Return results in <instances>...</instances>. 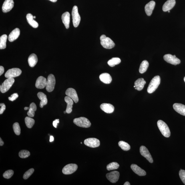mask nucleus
I'll return each instance as SVG.
<instances>
[{"label": "nucleus", "mask_w": 185, "mask_h": 185, "mask_svg": "<svg viewBox=\"0 0 185 185\" xmlns=\"http://www.w3.org/2000/svg\"><path fill=\"white\" fill-rule=\"evenodd\" d=\"M118 145L122 150L125 151H128L130 150V146L128 143L123 141H119Z\"/></svg>", "instance_id": "obj_35"}, {"label": "nucleus", "mask_w": 185, "mask_h": 185, "mask_svg": "<svg viewBox=\"0 0 185 185\" xmlns=\"http://www.w3.org/2000/svg\"><path fill=\"white\" fill-rule=\"evenodd\" d=\"M184 80L185 82V77H184Z\"/></svg>", "instance_id": "obj_53"}, {"label": "nucleus", "mask_w": 185, "mask_h": 185, "mask_svg": "<svg viewBox=\"0 0 185 185\" xmlns=\"http://www.w3.org/2000/svg\"><path fill=\"white\" fill-rule=\"evenodd\" d=\"M99 79L103 83L106 84H109L112 81V79L109 73H102L99 76Z\"/></svg>", "instance_id": "obj_22"}, {"label": "nucleus", "mask_w": 185, "mask_h": 185, "mask_svg": "<svg viewBox=\"0 0 185 185\" xmlns=\"http://www.w3.org/2000/svg\"><path fill=\"white\" fill-rule=\"evenodd\" d=\"M37 107L34 103H31L30 105L29 110L27 113V115L29 117H33L34 116L35 111H36Z\"/></svg>", "instance_id": "obj_30"}, {"label": "nucleus", "mask_w": 185, "mask_h": 185, "mask_svg": "<svg viewBox=\"0 0 185 185\" xmlns=\"http://www.w3.org/2000/svg\"><path fill=\"white\" fill-rule=\"evenodd\" d=\"M61 18L65 28L67 29H69L70 23V14L68 12H66L63 14Z\"/></svg>", "instance_id": "obj_23"}, {"label": "nucleus", "mask_w": 185, "mask_h": 185, "mask_svg": "<svg viewBox=\"0 0 185 185\" xmlns=\"http://www.w3.org/2000/svg\"><path fill=\"white\" fill-rule=\"evenodd\" d=\"M14 5L13 0H5L2 6V11L3 12L6 13L8 12L13 8Z\"/></svg>", "instance_id": "obj_12"}, {"label": "nucleus", "mask_w": 185, "mask_h": 185, "mask_svg": "<svg viewBox=\"0 0 185 185\" xmlns=\"http://www.w3.org/2000/svg\"><path fill=\"white\" fill-rule=\"evenodd\" d=\"M14 174L13 171V170H9L6 171L3 174L4 177L7 179L11 178L13 176Z\"/></svg>", "instance_id": "obj_39"}, {"label": "nucleus", "mask_w": 185, "mask_h": 185, "mask_svg": "<svg viewBox=\"0 0 185 185\" xmlns=\"http://www.w3.org/2000/svg\"><path fill=\"white\" fill-rule=\"evenodd\" d=\"M28 61L30 67H33L37 64L38 61L37 56L34 53L31 54L29 57Z\"/></svg>", "instance_id": "obj_29"}, {"label": "nucleus", "mask_w": 185, "mask_h": 185, "mask_svg": "<svg viewBox=\"0 0 185 185\" xmlns=\"http://www.w3.org/2000/svg\"><path fill=\"white\" fill-rule=\"evenodd\" d=\"M30 155L29 151L27 150H21L19 153V155L20 158H28Z\"/></svg>", "instance_id": "obj_38"}, {"label": "nucleus", "mask_w": 185, "mask_h": 185, "mask_svg": "<svg viewBox=\"0 0 185 185\" xmlns=\"http://www.w3.org/2000/svg\"><path fill=\"white\" fill-rule=\"evenodd\" d=\"M7 38V36L6 34H4L0 37V49H4L6 47Z\"/></svg>", "instance_id": "obj_32"}, {"label": "nucleus", "mask_w": 185, "mask_h": 185, "mask_svg": "<svg viewBox=\"0 0 185 185\" xmlns=\"http://www.w3.org/2000/svg\"><path fill=\"white\" fill-rule=\"evenodd\" d=\"M59 122V119H56L53 122V127L55 128H57L58 124Z\"/></svg>", "instance_id": "obj_44"}, {"label": "nucleus", "mask_w": 185, "mask_h": 185, "mask_svg": "<svg viewBox=\"0 0 185 185\" xmlns=\"http://www.w3.org/2000/svg\"><path fill=\"white\" fill-rule=\"evenodd\" d=\"M53 141H54V138L53 136H51L50 137V142H52Z\"/></svg>", "instance_id": "obj_46"}, {"label": "nucleus", "mask_w": 185, "mask_h": 185, "mask_svg": "<svg viewBox=\"0 0 185 185\" xmlns=\"http://www.w3.org/2000/svg\"><path fill=\"white\" fill-rule=\"evenodd\" d=\"M77 165L75 164H69L63 167L62 172L65 174H73L77 169Z\"/></svg>", "instance_id": "obj_11"}, {"label": "nucleus", "mask_w": 185, "mask_h": 185, "mask_svg": "<svg viewBox=\"0 0 185 185\" xmlns=\"http://www.w3.org/2000/svg\"><path fill=\"white\" fill-rule=\"evenodd\" d=\"M175 0H168L165 3L163 6L162 10L164 12H166L172 9L176 4Z\"/></svg>", "instance_id": "obj_19"}, {"label": "nucleus", "mask_w": 185, "mask_h": 185, "mask_svg": "<svg viewBox=\"0 0 185 185\" xmlns=\"http://www.w3.org/2000/svg\"><path fill=\"white\" fill-rule=\"evenodd\" d=\"M164 59L167 63L173 65H178L180 64L181 62L180 60L177 58L175 55L166 54L164 56Z\"/></svg>", "instance_id": "obj_9"}, {"label": "nucleus", "mask_w": 185, "mask_h": 185, "mask_svg": "<svg viewBox=\"0 0 185 185\" xmlns=\"http://www.w3.org/2000/svg\"><path fill=\"white\" fill-rule=\"evenodd\" d=\"M4 72V68L2 66H0V75H1Z\"/></svg>", "instance_id": "obj_45"}, {"label": "nucleus", "mask_w": 185, "mask_h": 185, "mask_svg": "<svg viewBox=\"0 0 185 185\" xmlns=\"http://www.w3.org/2000/svg\"><path fill=\"white\" fill-rule=\"evenodd\" d=\"M13 131L16 134L19 136L21 133V129L19 123L15 122L14 123L13 126Z\"/></svg>", "instance_id": "obj_37"}, {"label": "nucleus", "mask_w": 185, "mask_h": 185, "mask_svg": "<svg viewBox=\"0 0 185 185\" xmlns=\"http://www.w3.org/2000/svg\"><path fill=\"white\" fill-rule=\"evenodd\" d=\"M119 167V165L116 162H112L107 165V170L108 171L117 170Z\"/></svg>", "instance_id": "obj_36"}, {"label": "nucleus", "mask_w": 185, "mask_h": 185, "mask_svg": "<svg viewBox=\"0 0 185 185\" xmlns=\"http://www.w3.org/2000/svg\"><path fill=\"white\" fill-rule=\"evenodd\" d=\"M25 121L26 126L27 128H32L35 123V120L34 119L31 118V117H25Z\"/></svg>", "instance_id": "obj_34"}, {"label": "nucleus", "mask_w": 185, "mask_h": 185, "mask_svg": "<svg viewBox=\"0 0 185 185\" xmlns=\"http://www.w3.org/2000/svg\"><path fill=\"white\" fill-rule=\"evenodd\" d=\"M146 81L143 78L139 79L135 82L134 85L136 86L137 90L140 91L144 88Z\"/></svg>", "instance_id": "obj_28"}, {"label": "nucleus", "mask_w": 185, "mask_h": 185, "mask_svg": "<svg viewBox=\"0 0 185 185\" xmlns=\"http://www.w3.org/2000/svg\"><path fill=\"white\" fill-rule=\"evenodd\" d=\"M173 108L176 112L185 116V106L180 103H175L173 105Z\"/></svg>", "instance_id": "obj_21"}, {"label": "nucleus", "mask_w": 185, "mask_h": 185, "mask_svg": "<svg viewBox=\"0 0 185 185\" xmlns=\"http://www.w3.org/2000/svg\"><path fill=\"white\" fill-rule=\"evenodd\" d=\"M38 98L41 100L39 106L41 108H43L44 105H46L47 103V99L46 95L42 92H39L37 94Z\"/></svg>", "instance_id": "obj_26"}, {"label": "nucleus", "mask_w": 185, "mask_h": 185, "mask_svg": "<svg viewBox=\"0 0 185 185\" xmlns=\"http://www.w3.org/2000/svg\"><path fill=\"white\" fill-rule=\"evenodd\" d=\"M27 19L29 24L34 28H37L39 26L38 23L33 19V16L31 13H28L27 15Z\"/></svg>", "instance_id": "obj_27"}, {"label": "nucleus", "mask_w": 185, "mask_h": 185, "mask_svg": "<svg viewBox=\"0 0 185 185\" xmlns=\"http://www.w3.org/2000/svg\"><path fill=\"white\" fill-rule=\"evenodd\" d=\"M4 144V142L2 140L1 138H0V146H3Z\"/></svg>", "instance_id": "obj_47"}, {"label": "nucleus", "mask_w": 185, "mask_h": 185, "mask_svg": "<svg viewBox=\"0 0 185 185\" xmlns=\"http://www.w3.org/2000/svg\"><path fill=\"white\" fill-rule=\"evenodd\" d=\"M155 6V2L154 1H151L145 6V11L147 15L150 16L152 14Z\"/></svg>", "instance_id": "obj_18"}, {"label": "nucleus", "mask_w": 185, "mask_h": 185, "mask_svg": "<svg viewBox=\"0 0 185 185\" xmlns=\"http://www.w3.org/2000/svg\"><path fill=\"white\" fill-rule=\"evenodd\" d=\"M149 63L148 61L145 60L143 61L140 65L139 71L141 73H143L146 72L148 68Z\"/></svg>", "instance_id": "obj_31"}, {"label": "nucleus", "mask_w": 185, "mask_h": 185, "mask_svg": "<svg viewBox=\"0 0 185 185\" xmlns=\"http://www.w3.org/2000/svg\"><path fill=\"white\" fill-rule=\"evenodd\" d=\"M65 94L71 99L75 103L78 102L79 98L76 91L74 89L70 88L67 89L65 91Z\"/></svg>", "instance_id": "obj_15"}, {"label": "nucleus", "mask_w": 185, "mask_h": 185, "mask_svg": "<svg viewBox=\"0 0 185 185\" xmlns=\"http://www.w3.org/2000/svg\"><path fill=\"white\" fill-rule=\"evenodd\" d=\"M67 113L66 112V111H64V114H65V113Z\"/></svg>", "instance_id": "obj_51"}, {"label": "nucleus", "mask_w": 185, "mask_h": 185, "mask_svg": "<svg viewBox=\"0 0 185 185\" xmlns=\"http://www.w3.org/2000/svg\"><path fill=\"white\" fill-rule=\"evenodd\" d=\"M100 40L101 45L105 49H110L115 46V44L112 40L105 35H101Z\"/></svg>", "instance_id": "obj_2"}, {"label": "nucleus", "mask_w": 185, "mask_h": 185, "mask_svg": "<svg viewBox=\"0 0 185 185\" xmlns=\"http://www.w3.org/2000/svg\"><path fill=\"white\" fill-rule=\"evenodd\" d=\"M29 107H25L24 109L25 110H27L28 109H29Z\"/></svg>", "instance_id": "obj_50"}, {"label": "nucleus", "mask_w": 185, "mask_h": 185, "mask_svg": "<svg viewBox=\"0 0 185 185\" xmlns=\"http://www.w3.org/2000/svg\"><path fill=\"white\" fill-rule=\"evenodd\" d=\"M158 126L163 136L166 138H169L170 136V132L167 125L162 120L158 121Z\"/></svg>", "instance_id": "obj_3"}, {"label": "nucleus", "mask_w": 185, "mask_h": 185, "mask_svg": "<svg viewBox=\"0 0 185 185\" xmlns=\"http://www.w3.org/2000/svg\"><path fill=\"white\" fill-rule=\"evenodd\" d=\"M131 168L133 172L139 176H145L146 175V172L145 171L142 170L136 165H131Z\"/></svg>", "instance_id": "obj_20"}, {"label": "nucleus", "mask_w": 185, "mask_h": 185, "mask_svg": "<svg viewBox=\"0 0 185 185\" xmlns=\"http://www.w3.org/2000/svg\"><path fill=\"white\" fill-rule=\"evenodd\" d=\"M168 11V13H170V11Z\"/></svg>", "instance_id": "obj_54"}, {"label": "nucleus", "mask_w": 185, "mask_h": 185, "mask_svg": "<svg viewBox=\"0 0 185 185\" xmlns=\"http://www.w3.org/2000/svg\"><path fill=\"white\" fill-rule=\"evenodd\" d=\"M14 82L15 79L13 78H7L1 86L0 88L1 92L5 93L7 92L11 88Z\"/></svg>", "instance_id": "obj_6"}, {"label": "nucleus", "mask_w": 185, "mask_h": 185, "mask_svg": "<svg viewBox=\"0 0 185 185\" xmlns=\"http://www.w3.org/2000/svg\"><path fill=\"white\" fill-rule=\"evenodd\" d=\"M140 152L142 155L146 158L149 162L152 163L153 162V159L148 149L146 147L142 146L140 148Z\"/></svg>", "instance_id": "obj_13"}, {"label": "nucleus", "mask_w": 185, "mask_h": 185, "mask_svg": "<svg viewBox=\"0 0 185 185\" xmlns=\"http://www.w3.org/2000/svg\"><path fill=\"white\" fill-rule=\"evenodd\" d=\"M33 18H36V17L35 16H33Z\"/></svg>", "instance_id": "obj_52"}, {"label": "nucleus", "mask_w": 185, "mask_h": 185, "mask_svg": "<svg viewBox=\"0 0 185 185\" xmlns=\"http://www.w3.org/2000/svg\"><path fill=\"white\" fill-rule=\"evenodd\" d=\"M0 106H1V109H0V114H3L4 111L6 109V106L4 104V103H1L0 104Z\"/></svg>", "instance_id": "obj_43"}, {"label": "nucleus", "mask_w": 185, "mask_h": 185, "mask_svg": "<svg viewBox=\"0 0 185 185\" xmlns=\"http://www.w3.org/2000/svg\"><path fill=\"white\" fill-rule=\"evenodd\" d=\"M160 82V77L158 75L154 77L150 82L148 85L147 91L151 94L154 92L158 88Z\"/></svg>", "instance_id": "obj_1"}, {"label": "nucleus", "mask_w": 185, "mask_h": 185, "mask_svg": "<svg viewBox=\"0 0 185 185\" xmlns=\"http://www.w3.org/2000/svg\"><path fill=\"white\" fill-rule=\"evenodd\" d=\"M65 101L67 103V107L66 112L67 114H70L72 111V105L73 104V101L70 97L68 96L65 97Z\"/></svg>", "instance_id": "obj_25"}, {"label": "nucleus", "mask_w": 185, "mask_h": 185, "mask_svg": "<svg viewBox=\"0 0 185 185\" xmlns=\"http://www.w3.org/2000/svg\"><path fill=\"white\" fill-rule=\"evenodd\" d=\"M56 83V80L54 75L50 74L48 77L47 84L46 88L49 92H51L54 89Z\"/></svg>", "instance_id": "obj_7"}, {"label": "nucleus", "mask_w": 185, "mask_h": 185, "mask_svg": "<svg viewBox=\"0 0 185 185\" xmlns=\"http://www.w3.org/2000/svg\"><path fill=\"white\" fill-rule=\"evenodd\" d=\"M21 69L18 68L10 69L5 73V76L7 78H14L19 76L21 74Z\"/></svg>", "instance_id": "obj_8"}, {"label": "nucleus", "mask_w": 185, "mask_h": 185, "mask_svg": "<svg viewBox=\"0 0 185 185\" xmlns=\"http://www.w3.org/2000/svg\"><path fill=\"white\" fill-rule=\"evenodd\" d=\"M34 169L33 168L30 169L29 170H27V172L25 173L23 175V179L25 180L27 179L29 177L33 174V173L34 172Z\"/></svg>", "instance_id": "obj_40"}, {"label": "nucleus", "mask_w": 185, "mask_h": 185, "mask_svg": "<svg viewBox=\"0 0 185 185\" xmlns=\"http://www.w3.org/2000/svg\"><path fill=\"white\" fill-rule=\"evenodd\" d=\"M121 60L119 58H113L108 61V65L111 67H114L121 63Z\"/></svg>", "instance_id": "obj_33"}, {"label": "nucleus", "mask_w": 185, "mask_h": 185, "mask_svg": "<svg viewBox=\"0 0 185 185\" xmlns=\"http://www.w3.org/2000/svg\"><path fill=\"white\" fill-rule=\"evenodd\" d=\"M73 23V26L75 27L78 26L81 21V17L79 15L78 11V8L77 6H75L73 7L72 12Z\"/></svg>", "instance_id": "obj_5"}, {"label": "nucleus", "mask_w": 185, "mask_h": 185, "mask_svg": "<svg viewBox=\"0 0 185 185\" xmlns=\"http://www.w3.org/2000/svg\"><path fill=\"white\" fill-rule=\"evenodd\" d=\"M73 122L77 126L83 128H89L91 126L90 121L89 119L84 117H81L74 119Z\"/></svg>", "instance_id": "obj_4"}, {"label": "nucleus", "mask_w": 185, "mask_h": 185, "mask_svg": "<svg viewBox=\"0 0 185 185\" xmlns=\"http://www.w3.org/2000/svg\"><path fill=\"white\" fill-rule=\"evenodd\" d=\"M84 144L87 146L91 148H97L100 146V141L96 138H89L85 139Z\"/></svg>", "instance_id": "obj_10"}, {"label": "nucleus", "mask_w": 185, "mask_h": 185, "mask_svg": "<svg viewBox=\"0 0 185 185\" xmlns=\"http://www.w3.org/2000/svg\"><path fill=\"white\" fill-rule=\"evenodd\" d=\"M130 185V183H129L128 181H127L126 182H125V184H124V185Z\"/></svg>", "instance_id": "obj_48"}, {"label": "nucleus", "mask_w": 185, "mask_h": 185, "mask_svg": "<svg viewBox=\"0 0 185 185\" xmlns=\"http://www.w3.org/2000/svg\"><path fill=\"white\" fill-rule=\"evenodd\" d=\"M47 80L43 76H40L38 78L35 83V87L37 89H43L46 87Z\"/></svg>", "instance_id": "obj_16"}, {"label": "nucleus", "mask_w": 185, "mask_h": 185, "mask_svg": "<svg viewBox=\"0 0 185 185\" xmlns=\"http://www.w3.org/2000/svg\"><path fill=\"white\" fill-rule=\"evenodd\" d=\"M81 144H82V142H81Z\"/></svg>", "instance_id": "obj_55"}, {"label": "nucleus", "mask_w": 185, "mask_h": 185, "mask_svg": "<svg viewBox=\"0 0 185 185\" xmlns=\"http://www.w3.org/2000/svg\"><path fill=\"white\" fill-rule=\"evenodd\" d=\"M101 110L107 114H111L114 111V107L113 105L107 103H103L100 106Z\"/></svg>", "instance_id": "obj_17"}, {"label": "nucleus", "mask_w": 185, "mask_h": 185, "mask_svg": "<svg viewBox=\"0 0 185 185\" xmlns=\"http://www.w3.org/2000/svg\"><path fill=\"white\" fill-rule=\"evenodd\" d=\"M49 1L52 2H56L57 1V0H49Z\"/></svg>", "instance_id": "obj_49"}, {"label": "nucleus", "mask_w": 185, "mask_h": 185, "mask_svg": "<svg viewBox=\"0 0 185 185\" xmlns=\"http://www.w3.org/2000/svg\"><path fill=\"white\" fill-rule=\"evenodd\" d=\"M179 175L181 180L185 185V170H181L179 172Z\"/></svg>", "instance_id": "obj_41"}, {"label": "nucleus", "mask_w": 185, "mask_h": 185, "mask_svg": "<svg viewBox=\"0 0 185 185\" xmlns=\"http://www.w3.org/2000/svg\"><path fill=\"white\" fill-rule=\"evenodd\" d=\"M20 34V30L19 29L15 28L10 34L8 37V40L11 42L15 40L18 38Z\"/></svg>", "instance_id": "obj_24"}, {"label": "nucleus", "mask_w": 185, "mask_h": 185, "mask_svg": "<svg viewBox=\"0 0 185 185\" xmlns=\"http://www.w3.org/2000/svg\"><path fill=\"white\" fill-rule=\"evenodd\" d=\"M18 95L17 93H14V94L11 95V97H8V99L10 101H13L18 98Z\"/></svg>", "instance_id": "obj_42"}, {"label": "nucleus", "mask_w": 185, "mask_h": 185, "mask_svg": "<svg viewBox=\"0 0 185 185\" xmlns=\"http://www.w3.org/2000/svg\"><path fill=\"white\" fill-rule=\"evenodd\" d=\"M119 176H120V174L117 171H113L108 173L106 175L107 179L111 182L113 183H116L118 181Z\"/></svg>", "instance_id": "obj_14"}]
</instances>
